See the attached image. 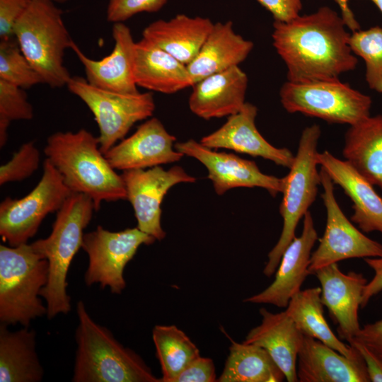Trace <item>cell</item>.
<instances>
[{
	"mask_svg": "<svg viewBox=\"0 0 382 382\" xmlns=\"http://www.w3.org/2000/svg\"><path fill=\"white\" fill-rule=\"evenodd\" d=\"M340 13L328 6L289 21L273 23L272 45L285 64L287 81L303 83L339 79L353 71V53Z\"/></svg>",
	"mask_w": 382,
	"mask_h": 382,
	"instance_id": "obj_1",
	"label": "cell"
},
{
	"mask_svg": "<svg viewBox=\"0 0 382 382\" xmlns=\"http://www.w3.org/2000/svg\"><path fill=\"white\" fill-rule=\"evenodd\" d=\"M44 153L71 192L89 197L96 211L103 202L126 199L121 175L101 151L98 137L89 131L55 132L47 138Z\"/></svg>",
	"mask_w": 382,
	"mask_h": 382,
	"instance_id": "obj_2",
	"label": "cell"
},
{
	"mask_svg": "<svg viewBox=\"0 0 382 382\" xmlns=\"http://www.w3.org/2000/svg\"><path fill=\"white\" fill-rule=\"evenodd\" d=\"M74 382H162L142 358L97 323L85 304L76 305Z\"/></svg>",
	"mask_w": 382,
	"mask_h": 382,
	"instance_id": "obj_3",
	"label": "cell"
},
{
	"mask_svg": "<svg viewBox=\"0 0 382 382\" xmlns=\"http://www.w3.org/2000/svg\"><path fill=\"white\" fill-rule=\"evenodd\" d=\"M96 211L93 200L83 194L72 193L57 212L48 237L31 243L35 250L48 261L49 273L40 296L46 303L47 317L52 319L71 310L67 294V274L74 257L81 248L83 231Z\"/></svg>",
	"mask_w": 382,
	"mask_h": 382,
	"instance_id": "obj_4",
	"label": "cell"
},
{
	"mask_svg": "<svg viewBox=\"0 0 382 382\" xmlns=\"http://www.w3.org/2000/svg\"><path fill=\"white\" fill-rule=\"evenodd\" d=\"M62 11L52 1H30L13 28V36L42 83L66 86L71 75L64 55L74 42L63 21Z\"/></svg>",
	"mask_w": 382,
	"mask_h": 382,
	"instance_id": "obj_5",
	"label": "cell"
},
{
	"mask_svg": "<svg viewBox=\"0 0 382 382\" xmlns=\"http://www.w3.org/2000/svg\"><path fill=\"white\" fill-rule=\"evenodd\" d=\"M48 261L31 244L0 245V323L29 327L47 314L40 296L48 280Z\"/></svg>",
	"mask_w": 382,
	"mask_h": 382,
	"instance_id": "obj_6",
	"label": "cell"
},
{
	"mask_svg": "<svg viewBox=\"0 0 382 382\" xmlns=\"http://www.w3.org/2000/svg\"><path fill=\"white\" fill-rule=\"evenodd\" d=\"M320 134V128L317 125L304 128L289 172L283 178V198L279 207L283 226L277 243L268 254L263 270L267 277L276 272L283 253L296 237L299 221L316 199L320 184L316 160Z\"/></svg>",
	"mask_w": 382,
	"mask_h": 382,
	"instance_id": "obj_7",
	"label": "cell"
},
{
	"mask_svg": "<svg viewBox=\"0 0 382 382\" xmlns=\"http://www.w3.org/2000/svg\"><path fill=\"white\" fill-rule=\"evenodd\" d=\"M280 102L290 113L299 112L329 123L353 125L370 116V96L339 79L303 83L285 82Z\"/></svg>",
	"mask_w": 382,
	"mask_h": 382,
	"instance_id": "obj_8",
	"label": "cell"
},
{
	"mask_svg": "<svg viewBox=\"0 0 382 382\" xmlns=\"http://www.w3.org/2000/svg\"><path fill=\"white\" fill-rule=\"evenodd\" d=\"M93 113L98 127L100 149L105 154L125 138L137 122L153 115L151 93H122L96 87L83 77L71 76L66 85Z\"/></svg>",
	"mask_w": 382,
	"mask_h": 382,
	"instance_id": "obj_9",
	"label": "cell"
},
{
	"mask_svg": "<svg viewBox=\"0 0 382 382\" xmlns=\"http://www.w3.org/2000/svg\"><path fill=\"white\" fill-rule=\"evenodd\" d=\"M72 194L47 159L36 186L20 199L5 198L0 204V235L12 247L28 243L49 214L57 212Z\"/></svg>",
	"mask_w": 382,
	"mask_h": 382,
	"instance_id": "obj_10",
	"label": "cell"
},
{
	"mask_svg": "<svg viewBox=\"0 0 382 382\" xmlns=\"http://www.w3.org/2000/svg\"><path fill=\"white\" fill-rule=\"evenodd\" d=\"M156 239L137 227L110 231L102 226L84 233L81 248L86 253L88 264L84 275L87 286L98 284L108 287L112 294H120L125 289L124 270L141 245H150Z\"/></svg>",
	"mask_w": 382,
	"mask_h": 382,
	"instance_id": "obj_11",
	"label": "cell"
},
{
	"mask_svg": "<svg viewBox=\"0 0 382 382\" xmlns=\"http://www.w3.org/2000/svg\"><path fill=\"white\" fill-rule=\"evenodd\" d=\"M319 173L327 218L323 236L311 255L310 274L349 258L381 257L382 244L367 237L350 222L335 199L332 179L321 167Z\"/></svg>",
	"mask_w": 382,
	"mask_h": 382,
	"instance_id": "obj_12",
	"label": "cell"
},
{
	"mask_svg": "<svg viewBox=\"0 0 382 382\" xmlns=\"http://www.w3.org/2000/svg\"><path fill=\"white\" fill-rule=\"evenodd\" d=\"M126 199L131 203L137 221V228L161 241L166 236L161 219V203L173 186L180 183H194L196 179L180 166L168 170L158 166L149 169L123 171Z\"/></svg>",
	"mask_w": 382,
	"mask_h": 382,
	"instance_id": "obj_13",
	"label": "cell"
},
{
	"mask_svg": "<svg viewBox=\"0 0 382 382\" xmlns=\"http://www.w3.org/2000/svg\"><path fill=\"white\" fill-rule=\"evenodd\" d=\"M174 148L183 155L196 158L207 168V177L219 195L230 189L243 187H262L272 196L282 192L283 178L262 173L253 161L213 151L193 139L176 143Z\"/></svg>",
	"mask_w": 382,
	"mask_h": 382,
	"instance_id": "obj_14",
	"label": "cell"
},
{
	"mask_svg": "<svg viewBox=\"0 0 382 382\" xmlns=\"http://www.w3.org/2000/svg\"><path fill=\"white\" fill-rule=\"evenodd\" d=\"M175 139L158 118L151 117L104 155L115 170L146 169L182 158L184 155L173 149Z\"/></svg>",
	"mask_w": 382,
	"mask_h": 382,
	"instance_id": "obj_15",
	"label": "cell"
},
{
	"mask_svg": "<svg viewBox=\"0 0 382 382\" xmlns=\"http://www.w3.org/2000/svg\"><path fill=\"white\" fill-rule=\"evenodd\" d=\"M317 239L313 217L308 211L303 216L301 234L295 237L283 253L274 280L262 291L243 301L286 308L290 299L301 291L302 284L311 274L308 267L311 250Z\"/></svg>",
	"mask_w": 382,
	"mask_h": 382,
	"instance_id": "obj_16",
	"label": "cell"
},
{
	"mask_svg": "<svg viewBox=\"0 0 382 382\" xmlns=\"http://www.w3.org/2000/svg\"><path fill=\"white\" fill-rule=\"evenodd\" d=\"M114 47L108 56L96 60L87 57L73 42L71 49L83 64L87 81L98 88L122 93H138L134 77L136 42L124 23H115L112 30Z\"/></svg>",
	"mask_w": 382,
	"mask_h": 382,
	"instance_id": "obj_17",
	"label": "cell"
},
{
	"mask_svg": "<svg viewBox=\"0 0 382 382\" xmlns=\"http://www.w3.org/2000/svg\"><path fill=\"white\" fill-rule=\"evenodd\" d=\"M257 114V107L245 102L238 112L228 117L220 128L203 137L200 143L212 149H227L262 157L289 168L294 156L286 148L272 146L261 135L255 125Z\"/></svg>",
	"mask_w": 382,
	"mask_h": 382,
	"instance_id": "obj_18",
	"label": "cell"
},
{
	"mask_svg": "<svg viewBox=\"0 0 382 382\" xmlns=\"http://www.w3.org/2000/svg\"><path fill=\"white\" fill-rule=\"evenodd\" d=\"M313 274L320 283L321 301L337 325L339 336L348 342L361 329L358 311L366 279L353 271L343 273L337 263L322 267Z\"/></svg>",
	"mask_w": 382,
	"mask_h": 382,
	"instance_id": "obj_19",
	"label": "cell"
},
{
	"mask_svg": "<svg viewBox=\"0 0 382 382\" xmlns=\"http://www.w3.org/2000/svg\"><path fill=\"white\" fill-rule=\"evenodd\" d=\"M317 163L342 187L353 203L351 220L365 233H382V197L374 185L359 173L346 160L334 156L328 151L318 153Z\"/></svg>",
	"mask_w": 382,
	"mask_h": 382,
	"instance_id": "obj_20",
	"label": "cell"
},
{
	"mask_svg": "<svg viewBox=\"0 0 382 382\" xmlns=\"http://www.w3.org/2000/svg\"><path fill=\"white\" fill-rule=\"evenodd\" d=\"M248 85V76L239 66L209 75L192 86L189 108L204 120L228 117L245 104Z\"/></svg>",
	"mask_w": 382,
	"mask_h": 382,
	"instance_id": "obj_21",
	"label": "cell"
},
{
	"mask_svg": "<svg viewBox=\"0 0 382 382\" xmlns=\"http://www.w3.org/2000/svg\"><path fill=\"white\" fill-rule=\"evenodd\" d=\"M296 373L300 382H369L362 358H348L320 341L303 335Z\"/></svg>",
	"mask_w": 382,
	"mask_h": 382,
	"instance_id": "obj_22",
	"label": "cell"
},
{
	"mask_svg": "<svg viewBox=\"0 0 382 382\" xmlns=\"http://www.w3.org/2000/svg\"><path fill=\"white\" fill-rule=\"evenodd\" d=\"M260 313L261 323L249 331L243 342L264 348L287 381H298L297 358L303 334L285 311L273 313L261 308Z\"/></svg>",
	"mask_w": 382,
	"mask_h": 382,
	"instance_id": "obj_23",
	"label": "cell"
},
{
	"mask_svg": "<svg viewBox=\"0 0 382 382\" xmlns=\"http://www.w3.org/2000/svg\"><path fill=\"white\" fill-rule=\"evenodd\" d=\"M134 77L137 86L165 94L194 85L187 65L144 38L136 42Z\"/></svg>",
	"mask_w": 382,
	"mask_h": 382,
	"instance_id": "obj_24",
	"label": "cell"
},
{
	"mask_svg": "<svg viewBox=\"0 0 382 382\" xmlns=\"http://www.w3.org/2000/svg\"><path fill=\"white\" fill-rule=\"evenodd\" d=\"M214 24L208 18L178 14L168 21L150 23L143 30L142 38L187 65L197 55Z\"/></svg>",
	"mask_w": 382,
	"mask_h": 382,
	"instance_id": "obj_25",
	"label": "cell"
},
{
	"mask_svg": "<svg viewBox=\"0 0 382 382\" xmlns=\"http://www.w3.org/2000/svg\"><path fill=\"white\" fill-rule=\"evenodd\" d=\"M253 46L252 41L234 31L232 21L215 23L197 55L187 65L194 84L209 75L238 66Z\"/></svg>",
	"mask_w": 382,
	"mask_h": 382,
	"instance_id": "obj_26",
	"label": "cell"
},
{
	"mask_svg": "<svg viewBox=\"0 0 382 382\" xmlns=\"http://www.w3.org/2000/svg\"><path fill=\"white\" fill-rule=\"evenodd\" d=\"M345 160L373 185L382 190V115L350 125L345 136Z\"/></svg>",
	"mask_w": 382,
	"mask_h": 382,
	"instance_id": "obj_27",
	"label": "cell"
},
{
	"mask_svg": "<svg viewBox=\"0 0 382 382\" xmlns=\"http://www.w3.org/2000/svg\"><path fill=\"white\" fill-rule=\"evenodd\" d=\"M0 325V381L40 382L44 369L36 351V334L28 327L13 332Z\"/></svg>",
	"mask_w": 382,
	"mask_h": 382,
	"instance_id": "obj_28",
	"label": "cell"
},
{
	"mask_svg": "<svg viewBox=\"0 0 382 382\" xmlns=\"http://www.w3.org/2000/svg\"><path fill=\"white\" fill-rule=\"evenodd\" d=\"M323 306L321 288L318 286L296 293L285 311L304 335L320 341L348 358L361 357L355 348L344 343L332 331L323 315Z\"/></svg>",
	"mask_w": 382,
	"mask_h": 382,
	"instance_id": "obj_29",
	"label": "cell"
},
{
	"mask_svg": "<svg viewBox=\"0 0 382 382\" xmlns=\"http://www.w3.org/2000/svg\"><path fill=\"white\" fill-rule=\"evenodd\" d=\"M286 378L262 347L231 340L219 382H281Z\"/></svg>",
	"mask_w": 382,
	"mask_h": 382,
	"instance_id": "obj_30",
	"label": "cell"
},
{
	"mask_svg": "<svg viewBox=\"0 0 382 382\" xmlns=\"http://www.w3.org/2000/svg\"><path fill=\"white\" fill-rule=\"evenodd\" d=\"M152 338L161 365L162 382H174L188 364L200 355L197 345L175 325L154 326Z\"/></svg>",
	"mask_w": 382,
	"mask_h": 382,
	"instance_id": "obj_31",
	"label": "cell"
},
{
	"mask_svg": "<svg viewBox=\"0 0 382 382\" xmlns=\"http://www.w3.org/2000/svg\"><path fill=\"white\" fill-rule=\"evenodd\" d=\"M349 45L365 62V79L369 88L382 93V28L351 32Z\"/></svg>",
	"mask_w": 382,
	"mask_h": 382,
	"instance_id": "obj_32",
	"label": "cell"
},
{
	"mask_svg": "<svg viewBox=\"0 0 382 382\" xmlns=\"http://www.w3.org/2000/svg\"><path fill=\"white\" fill-rule=\"evenodd\" d=\"M0 79L23 89L42 83L14 37L0 42Z\"/></svg>",
	"mask_w": 382,
	"mask_h": 382,
	"instance_id": "obj_33",
	"label": "cell"
},
{
	"mask_svg": "<svg viewBox=\"0 0 382 382\" xmlns=\"http://www.w3.org/2000/svg\"><path fill=\"white\" fill-rule=\"evenodd\" d=\"M23 89L0 79V146L8 139V129L13 120H29L33 117L32 105Z\"/></svg>",
	"mask_w": 382,
	"mask_h": 382,
	"instance_id": "obj_34",
	"label": "cell"
},
{
	"mask_svg": "<svg viewBox=\"0 0 382 382\" xmlns=\"http://www.w3.org/2000/svg\"><path fill=\"white\" fill-rule=\"evenodd\" d=\"M40 151L33 141L25 143L13 153L10 161L0 167V185L21 181L30 177L40 164Z\"/></svg>",
	"mask_w": 382,
	"mask_h": 382,
	"instance_id": "obj_35",
	"label": "cell"
},
{
	"mask_svg": "<svg viewBox=\"0 0 382 382\" xmlns=\"http://www.w3.org/2000/svg\"><path fill=\"white\" fill-rule=\"evenodd\" d=\"M169 0H109L107 20L112 23H123L136 14L155 13L161 10Z\"/></svg>",
	"mask_w": 382,
	"mask_h": 382,
	"instance_id": "obj_36",
	"label": "cell"
},
{
	"mask_svg": "<svg viewBox=\"0 0 382 382\" xmlns=\"http://www.w3.org/2000/svg\"><path fill=\"white\" fill-rule=\"evenodd\" d=\"M217 381L215 366L212 359L198 356L180 373L174 382Z\"/></svg>",
	"mask_w": 382,
	"mask_h": 382,
	"instance_id": "obj_37",
	"label": "cell"
},
{
	"mask_svg": "<svg viewBox=\"0 0 382 382\" xmlns=\"http://www.w3.org/2000/svg\"><path fill=\"white\" fill-rule=\"evenodd\" d=\"M30 0H0V38L13 36V28L28 8Z\"/></svg>",
	"mask_w": 382,
	"mask_h": 382,
	"instance_id": "obj_38",
	"label": "cell"
},
{
	"mask_svg": "<svg viewBox=\"0 0 382 382\" xmlns=\"http://www.w3.org/2000/svg\"><path fill=\"white\" fill-rule=\"evenodd\" d=\"M273 16L274 21H289L299 15L302 9L301 0H257Z\"/></svg>",
	"mask_w": 382,
	"mask_h": 382,
	"instance_id": "obj_39",
	"label": "cell"
},
{
	"mask_svg": "<svg viewBox=\"0 0 382 382\" xmlns=\"http://www.w3.org/2000/svg\"><path fill=\"white\" fill-rule=\"evenodd\" d=\"M347 342L355 348L362 357L366 364L370 381L382 382V358L360 341L351 339Z\"/></svg>",
	"mask_w": 382,
	"mask_h": 382,
	"instance_id": "obj_40",
	"label": "cell"
},
{
	"mask_svg": "<svg viewBox=\"0 0 382 382\" xmlns=\"http://www.w3.org/2000/svg\"><path fill=\"white\" fill-rule=\"evenodd\" d=\"M352 339L361 342L382 358V319L364 325Z\"/></svg>",
	"mask_w": 382,
	"mask_h": 382,
	"instance_id": "obj_41",
	"label": "cell"
},
{
	"mask_svg": "<svg viewBox=\"0 0 382 382\" xmlns=\"http://www.w3.org/2000/svg\"><path fill=\"white\" fill-rule=\"evenodd\" d=\"M365 262L374 270L373 278L364 286L361 307H365L370 299L382 291V256L364 258Z\"/></svg>",
	"mask_w": 382,
	"mask_h": 382,
	"instance_id": "obj_42",
	"label": "cell"
},
{
	"mask_svg": "<svg viewBox=\"0 0 382 382\" xmlns=\"http://www.w3.org/2000/svg\"><path fill=\"white\" fill-rule=\"evenodd\" d=\"M338 6L340 15L345 23L348 30L354 32L360 30V25L357 21L353 11L349 6V0H332Z\"/></svg>",
	"mask_w": 382,
	"mask_h": 382,
	"instance_id": "obj_43",
	"label": "cell"
},
{
	"mask_svg": "<svg viewBox=\"0 0 382 382\" xmlns=\"http://www.w3.org/2000/svg\"><path fill=\"white\" fill-rule=\"evenodd\" d=\"M372 1L382 13V0H370Z\"/></svg>",
	"mask_w": 382,
	"mask_h": 382,
	"instance_id": "obj_44",
	"label": "cell"
},
{
	"mask_svg": "<svg viewBox=\"0 0 382 382\" xmlns=\"http://www.w3.org/2000/svg\"><path fill=\"white\" fill-rule=\"evenodd\" d=\"M30 1H34V0H30ZM46 1H50L52 2H58V3H64L67 1L68 0H46Z\"/></svg>",
	"mask_w": 382,
	"mask_h": 382,
	"instance_id": "obj_45",
	"label": "cell"
}]
</instances>
